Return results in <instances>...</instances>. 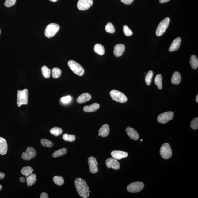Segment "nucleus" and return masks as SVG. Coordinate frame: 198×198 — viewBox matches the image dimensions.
<instances>
[{
    "label": "nucleus",
    "instance_id": "obj_4",
    "mask_svg": "<svg viewBox=\"0 0 198 198\" xmlns=\"http://www.w3.org/2000/svg\"><path fill=\"white\" fill-rule=\"evenodd\" d=\"M28 96L29 91L27 89H24L22 91H18L17 103L18 106L20 107L22 105L28 104Z\"/></svg>",
    "mask_w": 198,
    "mask_h": 198
},
{
    "label": "nucleus",
    "instance_id": "obj_22",
    "mask_svg": "<svg viewBox=\"0 0 198 198\" xmlns=\"http://www.w3.org/2000/svg\"><path fill=\"white\" fill-rule=\"evenodd\" d=\"M181 80V74L178 72H175L173 74L171 78V83L174 85H179Z\"/></svg>",
    "mask_w": 198,
    "mask_h": 198
},
{
    "label": "nucleus",
    "instance_id": "obj_7",
    "mask_svg": "<svg viewBox=\"0 0 198 198\" xmlns=\"http://www.w3.org/2000/svg\"><path fill=\"white\" fill-rule=\"evenodd\" d=\"M161 156L165 159H169L172 155V151L170 146L168 143L163 144L161 147L160 150Z\"/></svg>",
    "mask_w": 198,
    "mask_h": 198
},
{
    "label": "nucleus",
    "instance_id": "obj_25",
    "mask_svg": "<svg viewBox=\"0 0 198 198\" xmlns=\"http://www.w3.org/2000/svg\"><path fill=\"white\" fill-rule=\"evenodd\" d=\"M94 51L96 53L100 55H104L105 52L104 47L102 45L99 44L95 45Z\"/></svg>",
    "mask_w": 198,
    "mask_h": 198
},
{
    "label": "nucleus",
    "instance_id": "obj_38",
    "mask_svg": "<svg viewBox=\"0 0 198 198\" xmlns=\"http://www.w3.org/2000/svg\"><path fill=\"white\" fill-rule=\"evenodd\" d=\"M190 127L194 130H197L198 128V118L196 117L193 120L190 124Z\"/></svg>",
    "mask_w": 198,
    "mask_h": 198
},
{
    "label": "nucleus",
    "instance_id": "obj_6",
    "mask_svg": "<svg viewBox=\"0 0 198 198\" xmlns=\"http://www.w3.org/2000/svg\"><path fill=\"white\" fill-rule=\"evenodd\" d=\"M170 20L169 18H166L161 22L158 26L156 31V35L158 36H162L165 32L169 26Z\"/></svg>",
    "mask_w": 198,
    "mask_h": 198
},
{
    "label": "nucleus",
    "instance_id": "obj_27",
    "mask_svg": "<svg viewBox=\"0 0 198 198\" xmlns=\"http://www.w3.org/2000/svg\"><path fill=\"white\" fill-rule=\"evenodd\" d=\"M21 171L22 175L27 177L33 173V169L30 166H28L22 168Z\"/></svg>",
    "mask_w": 198,
    "mask_h": 198
},
{
    "label": "nucleus",
    "instance_id": "obj_31",
    "mask_svg": "<svg viewBox=\"0 0 198 198\" xmlns=\"http://www.w3.org/2000/svg\"><path fill=\"white\" fill-rule=\"evenodd\" d=\"M154 72L152 70L149 71L145 78V81L147 85H150L152 82Z\"/></svg>",
    "mask_w": 198,
    "mask_h": 198
},
{
    "label": "nucleus",
    "instance_id": "obj_30",
    "mask_svg": "<svg viewBox=\"0 0 198 198\" xmlns=\"http://www.w3.org/2000/svg\"><path fill=\"white\" fill-rule=\"evenodd\" d=\"M162 76L161 74H158L155 78V83L159 89H162Z\"/></svg>",
    "mask_w": 198,
    "mask_h": 198
},
{
    "label": "nucleus",
    "instance_id": "obj_14",
    "mask_svg": "<svg viewBox=\"0 0 198 198\" xmlns=\"http://www.w3.org/2000/svg\"><path fill=\"white\" fill-rule=\"evenodd\" d=\"M126 132L130 139L137 141L139 139V135L136 131L133 128L128 127L127 128Z\"/></svg>",
    "mask_w": 198,
    "mask_h": 198
},
{
    "label": "nucleus",
    "instance_id": "obj_49",
    "mask_svg": "<svg viewBox=\"0 0 198 198\" xmlns=\"http://www.w3.org/2000/svg\"><path fill=\"white\" fill-rule=\"evenodd\" d=\"M1 29H0V34H1Z\"/></svg>",
    "mask_w": 198,
    "mask_h": 198
},
{
    "label": "nucleus",
    "instance_id": "obj_40",
    "mask_svg": "<svg viewBox=\"0 0 198 198\" xmlns=\"http://www.w3.org/2000/svg\"><path fill=\"white\" fill-rule=\"evenodd\" d=\"M71 97L70 96H65L61 98V101L63 103H68L71 100Z\"/></svg>",
    "mask_w": 198,
    "mask_h": 198
},
{
    "label": "nucleus",
    "instance_id": "obj_29",
    "mask_svg": "<svg viewBox=\"0 0 198 198\" xmlns=\"http://www.w3.org/2000/svg\"><path fill=\"white\" fill-rule=\"evenodd\" d=\"M41 70H42V75L44 77L47 79L50 78V74H51V70L50 69H48L47 66L44 65L42 67Z\"/></svg>",
    "mask_w": 198,
    "mask_h": 198
},
{
    "label": "nucleus",
    "instance_id": "obj_11",
    "mask_svg": "<svg viewBox=\"0 0 198 198\" xmlns=\"http://www.w3.org/2000/svg\"><path fill=\"white\" fill-rule=\"evenodd\" d=\"M89 170L91 173L94 174L97 173L98 171V163L96 158L94 157L91 156L88 159Z\"/></svg>",
    "mask_w": 198,
    "mask_h": 198
},
{
    "label": "nucleus",
    "instance_id": "obj_19",
    "mask_svg": "<svg viewBox=\"0 0 198 198\" xmlns=\"http://www.w3.org/2000/svg\"><path fill=\"white\" fill-rule=\"evenodd\" d=\"M109 132L110 128L109 125L107 124H104L99 130L98 136H100L103 137H107L109 135Z\"/></svg>",
    "mask_w": 198,
    "mask_h": 198
},
{
    "label": "nucleus",
    "instance_id": "obj_9",
    "mask_svg": "<svg viewBox=\"0 0 198 198\" xmlns=\"http://www.w3.org/2000/svg\"><path fill=\"white\" fill-rule=\"evenodd\" d=\"M174 113L173 112L169 111L161 114L158 117V121L159 123L162 124H166L173 119Z\"/></svg>",
    "mask_w": 198,
    "mask_h": 198
},
{
    "label": "nucleus",
    "instance_id": "obj_36",
    "mask_svg": "<svg viewBox=\"0 0 198 198\" xmlns=\"http://www.w3.org/2000/svg\"><path fill=\"white\" fill-rule=\"evenodd\" d=\"M105 29L107 32L111 33H115V28L114 27L113 24L111 23V22H109L106 25Z\"/></svg>",
    "mask_w": 198,
    "mask_h": 198
},
{
    "label": "nucleus",
    "instance_id": "obj_50",
    "mask_svg": "<svg viewBox=\"0 0 198 198\" xmlns=\"http://www.w3.org/2000/svg\"><path fill=\"white\" fill-rule=\"evenodd\" d=\"M141 141H142H142H143V139H141Z\"/></svg>",
    "mask_w": 198,
    "mask_h": 198
},
{
    "label": "nucleus",
    "instance_id": "obj_20",
    "mask_svg": "<svg viewBox=\"0 0 198 198\" xmlns=\"http://www.w3.org/2000/svg\"><path fill=\"white\" fill-rule=\"evenodd\" d=\"M91 96L90 94L88 93H83L81 95H80L77 99L76 101L78 103L82 104L88 101L91 100Z\"/></svg>",
    "mask_w": 198,
    "mask_h": 198
},
{
    "label": "nucleus",
    "instance_id": "obj_18",
    "mask_svg": "<svg viewBox=\"0 0 198 198\" xmlns=\"http://www.w3.org/2000/svg\"><path fill=\"white\" fill-rule=\"evenodd\" d=\"M8 149L6 140L4 138L0 137V154L4 155L6 154Z\"/></svg>",
    "mask_w": 198,
    "mask_h": 198
},
{
    "label": "nucleus",
    "instance_id": "obj_17",
    "mask_svg": "<svg viewBox=\"0 0 198 198\" xmlns=\"http://www.w3.org/2000/svg\"><path fill=\"white\" fill-rule=\"evenodd\" d=\"M181 40L180 38L178 37L173 41L169 49V51L173 52L178 50L181 45Z\"/></svg>",
    "mask_w": 198,
    "mask_h": 198
},
{
    "label": "nucleus",
    "instance_id": "obj_34",
    "mask_svg": "<svg viewBox=\"0 0 198 198\" xmlns=\"http://www.w3.org/2000/svg\"><path fill=\"white\" fill-rule=\"evenodd\" d=\"M63 139L65 141L72 142L75 141L76 137L74 135L65 134L63 136Z\"/></svg>",
    "mask_w": 198,
    "mask_h": 198
},
{
    "label": "nucleus",
    "instance_id": "obj_41",
    "mask_svg": "<svg viewBox=\"0 0 198 198\" xmlns=\"http://www.w3.org/2000/svg\"><path fill=\"white\" fill-rule=\"evenodd\" d=\"M121 1L125 4L130 5L133 2L134 0H121Z\"/></svg>",
    "mask_w": 198,
    "mask_h": 198
},
{
    "label": "nucleus",
    "instance_id": "obj_37",
    "mask_svg": "<svg viewBox=\"0 0 198 198\" xmlns=\"http://www.w3.org/2000/svg\"><path fill=\"white\" fill-rule=\"evenodd\" d=\"M123 32H124L125 35L127 36H131L133 33L131 30L128 26L126 25H124L123 27Z\"/></svg>",
    "mask_w": 198,
    "mask_h": 198
},
{
    "label": "nucleus",
    "instance_id": "obj_43",
    "mask_svg": "<svg viewBox=\"0 0 198 198\" xmlns=\"http://www.w3.org/2000/svg\"><path fill=\"white\" fill-rule=\"evenodd\" d=\"M5 174L3 173L0 172V179H3L5 178Z\"/></svg>",
    "mask_w": 198,
    "mask_h": 198
},
{
    "label": "nucleus",
    "instance_id": "obj_47",
    "mask_svg": "<svg viewBox=\"0 0 198 198\" xmlns=\"http://www.w3.org/2000/svg\"><path fill=\"white\" fill-rule=\"evenodd\" d=\"M49 1L53 2H55L58 1V0H49Z\"/></svg>",
    "mask_w": 198,
    "mask_h": 198
},
{
    "label": "nucleus",
    "instance_id": "obj_8",
    "mask_svg": "<svg viewBox=\"0 0 198 198\" xmlns=\"http://www.w3.org/2000/svg\"><path fill=\"white\" fill-rule=\"evenodd\" d=\"M144 187L143 183L140 182H134L128 185L127 187V190L132 193H138L143 189Z\"/></svg>",
    "mask_w": 198,
    "mask_h": 198
},
{
    "label": "nucleus",
    "instance_id": "obj_44",
    "mask_svg": "<svg viewBox=\"0 0 198 198\" xmlns=\"http://www.w3.org/2000/svg\"><path fill=\"white\" fill-rule=\"evenodd\" d=\"M170 0H159L160 3H165L169 2Z\"/></svg>",
    "mask_w": 198,
    "mask_h": 198
},
{
    "label": "nucleus",
    "instance_id": "obj_21",
    "mask_svg": "<svg viewBox=\"0 0 198 198\" xmlns=\"http://www.w3.org/2000/svg\"><path fill=\"white\" fill-rule=\"evenodd\" d=\"M100 105L97 103H95L91 104V105L85 106L83 108V110L86 112H93L96 111L100 108Z\"/></svg>",
    "mask_w": 198,
    "mask_h": 198
},
{
    "label": "nucleus",
    "instance_id": "obj_32",
    "mask_svg": "<svg viewBox=\"0 0 198 198\" xmlns=\"http://www.w3.org/2000/svg\"><path fill=\"white\" fill-rule=\"evenodd\" d=\"M61 73L62 71L60 69L57 68H54L52 70V76L54 79H57L60 77Z\"/></svg>",
    "mask_w": 198,
    "mask_h": 198
},
{
    "label": "nucleus",
    "instance_id": "obj_48",
    "mask_svg": "<svg viewBox=\"0 0 198 198\" xmlns=\"http://www.w3.org/2000/svg\"><path fill=\"white\" fill-rule=\"evenodd\" d=\"M2 189V186L1 185H0V190H1Z\"/></svg>",
    "mask_w": 198,
    "mask_h": 198
},
{
    "label": "nucleus",
    "instance_id": "obj_28",
    "mask_svg": "<svg viewBox=\"0 0 198 198\" xmlns=\"http://www.w3.org/2000/svg\"><path fill=\"white\" fill-rule=\"evenodd\" d=\"M50 132L52 135L55 136V137H58L62 134L63 130L61 128L55 127L50 129Z\"/></svg>",
    "mask_w": 198,
    "mask_h": 198
},
{
    "label": "nucleus",
    "instance_id": "obj_13",
    "mask_svg": "<svg viewBox=\"0 0 198 198\" xmlns=\"http://www.w3.org/2000/svg\"><path fill=\"white\" fill-rule=\"evenodd\" d=\"M106 164L108 169L111 168L117 170L119 169L120 165L119 162L114 158H109L106 161Z\"/></svg>",
    "mask_w": 198,
    "mask_h": 198
},
{
    "label": "nucleus",
    "instance_id": "obj_16",
    "mask_svg": "<svg viewBox=\"0 0 198 198\" xmlns=\"http://www.w3.org/2000/svg\"><path fill=\"white\" fill-rule=\"evenodd\" d=\"M125 49L124 44H120L116 45L114 49L113 53L116 57H119L122 55Z\"/></svg>",
    "mask_w": 198,
    "mask_h": 198
},
{
    "label": "nucleus",
    "instance_id": "obj_3",
    "mask_svg": "<svg viewBox=\"0 0 198 198\" xmlns=\"http://www.w3.org/2000/svg\"><path fill=\"white\" fill-rule=\"evenodd\" d=\"M68 63L71 70L77 75L82 76L85 73V70L83 67L76 61L70 60L68 62Z\"/></svg>",
    "mask_w": 198,
    "mask_h": 198
},
{
    "label": "nucleus",
    "instance_id": "obj_33",
    "mask_svg": "<svg viewBox=\"0 0 198 198\" xmlns=\"http://www.w3.org/2000/svg\"><path fill=\"white\" fill-rule=\"evenodd\" d=\"M53 181L55 184L59 186H61L64 183V179L62 177L59 176H55L53 177Z\"/></svg>",
    "mask_w": 198,
    "mask_h": 198
},
{
    "label": "nucleus",
    "instance_id": "obj_2",
    "mask_svg": "<svg viewBox=\"0 0 198 198\" xmlns=\"http://www.w3.org/2000/svg\"><path fill=\"white\" fill-rule=\"evenodd\" d=\"M60 29L58 24L55 23H51L47 26L44 34L48 38H51L56 34Z\"/></svg>",
    "mask_w": 198,
    "mask_h": 198
},
{
    "label": "nucleus",
    "instance_id": "obj_10",
    "mask_svg": "<svg viewBox=\"0 0 198 198\" xmlns=\"http://www.w3.org/2000/svg\"><path fill=\"white\" fill-rule=\"evenodd\" d=\"M36 155V152L32 147H28L25 152H23L22 158L25 160H30L34 158Z\"/></svg>",
    "mask_w": 198,
    "mask_h": 198
},
{
    "label": "nucleus",
    "instance_id": "obj_46",
    "mask_svg": "<svg viewBox=\"0 0 198 198\" xmlns=\"http://www.w3.org/2000/svg\"><path fill=\"white\" fill-rule=\"evenodd\" d=\"M196 102L197 103L198 102V95H197V96L196 97Z\"/></svg>",
    "mask_w": 198,
    "mask_h": 198
},
{
    "label": "nucleus",
    "instance_id": "obj_12",
    "mask_svg": "<svg viewBox=\"0 0 198 198\" xmlns=\"http://www.w3.org/2000/svg\"><path fill=\"white\" fill-rule=\"evenodd\" d=\"M93 0H79L77 3V7L80 10H86L92 6Z\"/></svg>",
    "mask_w": 198,
    "mask_h": 198
},
{
    "label": "nucleus",
    "instance_id": "obj_1",
    "mask_svg": "<svg viewBox=\"0 0 198 198\" xmlns=\"http://www.w3.org/2000/svg\"><path fill=\"white\" fill-rule=\"evenodd\" d=\"M74 184L78 193L82 198H88L91 191L89 190L86 182L83 179L77 178L74 181Z\"/></svg>",
    "mask_w": 198,
    "mask_h": 198
},
{
    "label": "nucleus",
    "instance_id": "obj_39",
    "mask_svg": "<svg viewBox=\"0 0 198 198\" xmlns=\"http://www.w3.org/2000/svg\"><path fill=\"white\" fill-rule=\"evenodd\" d=\"M16 0H6L4 4L6 7H10L14 5L16 3Z\"/></svg>",
    "mask_w": 198,
    "mask_h": 198
},
{
    "label": "nucleus",
    "instance_id": "obj_35",
    "mask_svg": "<svg viewBox=\"0 0 198 198\" xmlns=\"http://www.w3.org/2000/svg\"><path fill=\"white\" fill-rule=\"evenodd\" d=\"M41 144L44 147H51L53 146V142L46 139H41Z\"/></svg>",
    "mask_w": 198,
    "mask_h": 198
},
{
    "label": "nucleus",
    "instance_id": "obj_26",
    "mask_svg": "<svg viewBox=\"0 0 198 198\" xmlns=\"http://www.w3.org/2000/svg\"><path fill=\"white\" fill-rule=\"evenodd\" d=\"M67 148H63L60 149L54 152L52 154V156L54 158H57L65 155L67 154Z\"/></svg>",
    "mask_w": 198,
    "mask_h": 198
},
{
    "label": "nucleus",
    "instance_id": "obj_24",
    "mask_svg": "<svg viewBox=\"0 0 198 198\" xmlns=\"http://www.w3.org/2000/svg\"><path fill=\"white\" fill-rule=\"evenodd\" d=\"M190 63L192 68L194 70H196L198 68V59L195 55H192L190 57Z\"/></svg>",
    "mask_w": 198,
    "mask_h": 198
},
{
    "label": "nucleus",
    "instance_id": "obj_23",
    "mask_svg": "<svg viewBox=\"0 0 198 198\" xmlns=\"http://www.w3.org/2000/svg\"><path fill=\"white\" fill-rule=\"evenodd\" d=\"M36 181V174H32V173L27 176L26 178V182H27V186L29 187L31 186L34 185Z\"/></svg>",
    "mask_w": 198,
    "mask_h": 198
},
{
    "label": "nucleus",
    "instance_id": "obj_42",
    "mask_svg": "<svg viewBox=\"0 0 198 198\" xmlns=\"http://www.w3.org/2000/svg\"><path fill=\"white\" fill-rule=\"evenodd\" d=\"M40 198H48V196L47 194L45 192H43L42 194H41L40 196Z\"/></svg>",
    "mask_w": 198,
    "mask_h": 198
},
{
    "label": "nucleus",
    "instance_id": "obj_45",
    "mask_svg": "<svg viewBox=\"0 0 198 198\" xmlns=\"http://www.w3.org/2000/svg\"><path fill=\"white\" fill-rule=\"evenodd\" d=\"M20 182L24 183L25 182V179L24 177H21L20 178Z\"/></svg>",
    "mask_w": 198,
    "mask_h": 198
},
{
    "label": "nucleus",
    "instance_id": "obj_15",
    "mask_svg": "<svg viewBox=\"0 0 198 198\" xmlns=\"http://www.w3.org/2000/svg\"><path fill=\"white\" fill-rule=\"evenodd\" d=\"M111 155L113 158L117 160H120L123 158H126L128 155V153L119 150L112 151L111 153Z\"/></svg>",
    "mask_w": 198,
    "mask_h": 198
},
{
    "label": "nucleus",
    "instance_id": "obj_5",
    "mask_svg": "<svg viewBox=\"0 0 198 198\" xmlns=\"http://www.w3.org/2000/svg\"><path fill=\"white\" fill-rule=\"evenodd\" d=\"M110 96L113 100L117 102H126L128 101V98L122 93L116 90H112L110 93Z\"/></svg>",
    "mask_w": 198,
    "mask_h": 198
}]
</instances>
